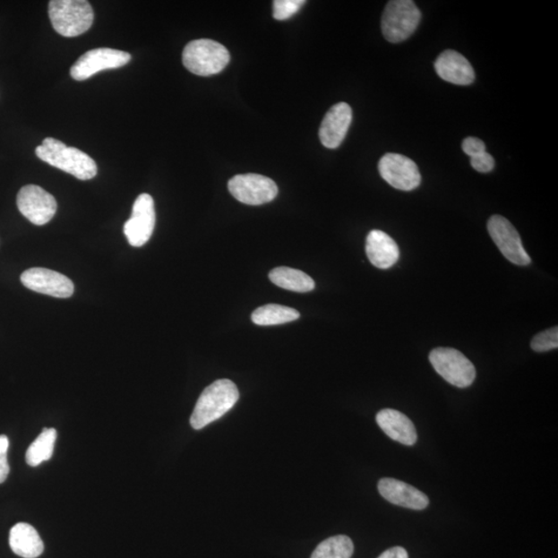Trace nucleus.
I'll return each instance as SVG.
<instances>
[{
	"label": "nucleus",
	"instance_id": "1",
	"mask_svg": "<svg viewBox=\"0 0 558 558\" xmlns=\"http://www.w3.org/2000/svg\"><path fill=\"white\" fill-rule=\"evenodd\" d=\"M37 157L57 169L73 175L80 180H90L97 176L98 166L89 154L78 148L66 146L62 141L46 138L37 147Z\"/></svg>",
	"mask_w": 558,
	"mask_h": 558
},
{
	"label": "nucleus",
	"instance_id": "2",
	"mask_svg": "<svg viewBox=\"0 0 558 558\" xmlns=\"http://www.w3.org/2000/svg\"><path fill=\"white\" fill-rule=\"evenodd\" d=\"M238 399V388L232 381H215L200 395L191 416L192 427L200 430L210 425L230 411Z\"/></svg>",
	"mask_w": 558,
	"mask_h": 558
},
{
	"label": "nucleus",
	"instance_id": "3",
	"mask_svg": "<svg viewBox=\"0 0 558 558\" xmlns=\"http://www.w3.org/2000/svg\"><path fill=\"white\" fill-rule=\"evenodd\" d=\"M230 52L224 45L210 39L192 40L185 46L183 63L194 75L208 77L217 75L230 63Z\"/></svg>",
	"mask_w": 558,
	"mask_h": 558
},
{
	"label": "nucleus",
	"instance_id": "4",
	"mask_svg": "<svg viewBox=\"0 0 558 558\" xmlns=\"http://www.w3.org/2000/svg\"><path fill=\"white\" fill-rule=\"evenodd\" d=\"M49 17L53 29L60 36L75 38L90 29L94 13L90 4L85 0H52Z\"/></svg>",
	"mask_w": 558,
	"mask_h": 558
},
{
	"label": "nucleus",
	"instance_id": "5",
	"mask_svg": "<svg viewBox=\"0 0 558 558\" xmlns=\"http://www.w3.org/2000/svg\"><path fill=\"white\" fill-rule=\"evenodd\" d=\"M421 12L412 0H392L382 17V31L390 43H401L416 31Z\"/></svg>",
	"mask_w": 558,
	"mask_h": 558
},
{
	"label": "nucleus",
	"instance_id": "6",
	"mask_svg": "<svg viewBox=\"0 0 558 558\" xmlns=\"http://www.w3.org/2000/svg\"><path fill=\"white\" fill-rule=\"evenodd\" d=\"M429 361L442 378L455 387L468 388L476 379L472 361L452 348H438L429 354Z\"/></svg>",
	"mask_w": 558,
	"mask_h": 558
},
{
	"label": "nucleus",
	"instance_id": "7",
	"mask_svg": "<svg viewBox=\"0 0 558 558\" xmlns=\"http://www.w3.org/2000/svg\"><path fill=\"white\" fill-rule=\"evenodd\" d=\"M228 192L241 203L259 206L277 198L279 187L270 178L259 174L236 175L228 181Z\"/></svg>",
	"mask_w": 558,
	"mask_h": 558
},
{
	"label": "nucleus",
	"instance_id": "8",
	"mask_svg": "<svg viewBox=\"0 0 558 558\" xmlns=\"http://www.w3.org/2000/svg\"><path fill=\"white\" fill-rule=\"evenodd\" d=\"M487 228L490 237L499 247L503 257L511 263L519 266H528L532 263V259L524 250L519 233L507 219L501 215H494L488 220Z\"/></svg>",
	"mask_w": 558,
	"mask_h": 558
},
{
	"label": "nucleus",
	"instance_id": "9",
	"mask_svg": "<svg viewBox=\"0 0 558 558\" xmlns=\"http://www.w3.org/2000/svg\"><path fill=\"white\" fill-rule=\"evenodd\" d=\"M382 179L396 190L411 192L421 184V174L415 161L399 153H387L380 159Z\"/></svg>",
	"mask_w": 558,
	"mask_h": 558
},
{
	"label": "nucleus",
	"instance_id": "10",
	"mask_svg": "<svg viewBox=\"0 0 558 558\" xmlns=\"http://www.w3.org/2000/svg\"><path fill=\"white\" fill-rule=\"evenodd\" d=\"M17 206L20 212L33 225L48 224L57 210L56 198L38 185H25L17 196Z\"/></svg>",
	"mask_w": 558,
	"mask_h": 558
},
{
	"label": "nucleus",
	"instance_id": "11",
	"mask_svg": "<svg viewBox=\"0 0 558 558\" xmlns=\"http://www.w3.org/2000/svg\"><path fill=\"white\" fill-rule=\"evenodd\" d=\"M130 53L111 48H98L83 54L72 66L71 76L77 81L90 79L96 73L118 69L131 62Z\"/></svg>",
	"mask_w": 558,
	"mask_h": 558
},
{
	"label": "nucleus",
	"instance_id": "12",
	"mask_svg": "<svg viewBox=\"0 0 558 558\" xmlns=\"http://www.w3.org/2000/svg\"><path fill=\"white\" fill-rule=\"evenodd\" d=\"M156 227V210L150 194L142 193L134 201L132 215L124 227V232L133 247L147 244Z\"/></svg>",
	"mask_w": 558,
	"mask_h": 558
},
{
	"label": "nucleus",
	"instance_id": "13",
	"mask_svg": "<svg viewBox=\"0 0 558 558\" xmlns=\"http://www.w3.org/2000/svg\"><path fill=\"white\" fill-rule=\"evenodd\" d=\"M27 288L56 298H70L75 291L73 282L65 275L46 268H31L21 275Z\"/></svg>",
	"mask_w": 558,
	"mask_h": 558
},
{
	"label": "nucleus",
	"instance_id": "14",
	"mask_svg": "<svg viewBox=\"0 0 558 558\" xmlns=\"http://www.w3.org/2000/svg\"><path fill=\"white\" fill-rule=\"evenodd\" d=\"M352 107L347 103L334 105L322 121L319 136L322 145L335 150L345 140L352 124Z\"/></svg>",
	"mask_w": 558,
	"mask_h": 558
},
{
	"label": "nucleus",
	"instance_id": "15",
	"mask_svg": "<svg viewBox=\"0 0 558 558\" xmlns=\"http://www.w3.org/2000/svg\"><path fill=\"white\" fill-rule=\"evenodd\" d=\"M378 488L381 495L393 505L412 510H425L429 505L426 494L405 482L384 478Z\"/></svg>",
	"mask_w": 558,
	"mask_h": 558
},
{
	"label": "nucleus",
	"instance_id": "16",
	"mask_svg": "<svg viewBox=\"0 0 558 558\" xmlns=\"http://www.w3.org/2000/svg\"><path fill=\"white\" fill-rule=\"evenodd\" d=\"M436 73L449 83L467 86L475 81V72L468 60L454 50L442 52L434 64Z\"/></svg>",
	"mask_w": 558,
	"mask_h": 558
},
{
	"label": "nucleus",
	"instance_id": "17",
	"mask_svg": "<svg viewBox=\"0 0 558 558\" xmlns=\"http://www.w3.org/2000/svg\"><path fill=\"white\" fill-rule=\"evenodd\" d=\"M376 423L390 439L406 446H413L416 442V428L414 423L408 416L396 409H382L375 416Z\"/></svg>",
	"mask_w": 558,
	"mask_h": 558
},
{
	"label": "nucleus",
	"instance_id": "18",
	"mask_svg": "<svg viewBox=\"0 0 558 558\" xmlns=\"http://www.w3.org/2000/svg\"><path fill=\"white\" fill-rule=\"evenodd\" d=\"M366 254L371 263L379 269H389L399 259L398 244L388 234L373 230L366 239Z\"/></svg>",
	"mask_w": 558,
	"mask_h": 558
},
{
	"label": "nucleus",
	"instance_id": "19",
	"mask_svg": "<svg viewBox=\"0 0 558 558\" xmlns=\"http://www.w3.org/2000/svg\"><path fill=\"white\" fill-rule=\"evenodd\" d=\"M10 546L13 554L23 558H37L44 551V543L36 528L24 522L12 528Z\"/></svg>",
	"mask_w": 558,
	"mask_h": 558
},
{
	"label": "nucleus",
	"instance_id": "20",
	"mask_svg": "<svg viewBox=\"0 0 558 558\" xmlns=\"http://www.w3.org/2000/svg\"><path fill=\"white\" fill-rule=\"evenodd\" d=\"M269 279L275 286L292 292L308 293L314 290L315 288L314 281L309 275L297 270V269L288 267L274 268L269 273Z\"/></svg>",
	"mask_w": 558,
	"mask_h": 558
},
{
	"label": "nucleus",
	"instance_id": "21",
	"mask_svg": "<svg viewBox=\"0 0 558 558\" xmlns=\"http://www.w3.org/2000/svg\"><path fill=\"white\" fill-rule=\"evenodd\" d=\"M300 318V313L296 309L279 305H267L261 306L253 313L252 321L259 326H274L286 324Z\"/></svg>",
	"mask_w": 558,
	"mask_h": 558
},
{
	"label": "nucleus",
	"instance_id": "22",
	"mask_svg": "<svg viewBox=\"0 0 558 558\" xmlns=\"http://www.w3.org/2000/svg\"><path fill=\"white\" fill-rule=\"evenodd\" d=\"M57 438L56 430L45 428L35 442L31 443L26 452V462L30 467H38L40 463L48 461L54 451Z\"/></svg>",
	"mask_w": 558,
	"mask_h": 558
},
{
	"label": "nucleus",
	"instance_id": "23",
	"mask_svg": "<svg viewBox=\"0 0 558 558\" xmlns=\"http://www.w3.org/2000/svg\"><path fill=\"white\" fill-rule=\"evenodd\" d=\"M354 544L347 536H335L322 541L311 558H351Z\"/></svg>",
	"mask_w": 558,
	"mask_h": 558
},
{
	"label": "nucleus",
	"instance_id": "24",
	"mask_svg": "<svg viewBox=\"0 0 558 558\" xmlns=\"http://www.w3.org/2000/svg\"><path fill=\"white\" fill-rule=\"evenodd\" d=\"M530 347L535 352L543 353L558 348V329L554 327L548 331L537 334L530 342Z\"/></svg>",
	"mask_w": 558,
	"mask_h": 558
},
{
	"label": "nucleus",
	"instance_id": "25",
	"mask_svg": "<svg viewBox=\"0 0 558 558\" xmlns=\"http://www.w3.org/2000/svg\"><path fill=\"white\" fill-rule=\"evenodd\" d=\"M304 4H305V0H275L273 17L279 21H284L297 13Z\"/></svg>",
	"mask_w": 558,
	"mask_h": 558
},
{
	"label": "nucleus",
	"instance_id": "26",
	"mask_svg": "<svg viewBox=\"0 0 558 558\" xmlns=\"http://www.w3.org/2000/svg\"><path fill=\"white\" fill-rule=\"evenodd\" d=\"M10 442L8 436L0 435V484L5 482L10 474L8 462V450Z\"/></svg>",
	"mask_w": 558,
	"mask_h": 558
},
{
	"label": "nucleus",
	"instance_id": "27",
	"mask_svg": "<svg viewBox=\"0 0 558 558\" xmlns=\"http://www.w3.org/2000/svg\"><path fill=\"white\" fill-rule=\"evenodd\" d=\"M470 165L480 173L492 172L494 169V159L488 152H482L478 156L470 158Z\"/></svg>",
	"mask_w": 558,
	"mask_h": 558
},
{
	"label": "nucleus",
	"instance_id": "28",
	"mask_svg": "<svg viewBox=\"0 0 558 558\" xmlns=\"http://www.w3.org/2000/svg\"><path fill=\"white\" fill-rule=\"evenodd\" d=\"M462 150L468 154V157L473 158L478 156V154L486 151L485 143L482 140L475 137H468L463 140Z\"/></svg>",
	"mask_w": 558,
	"mask_h": 558
},
{
	"label": "nucleus",
	"instance_id": "29",
	"mask_svg": "<svg viewBox=\"0 0 558 558\" xmlns=\"http://www.w3.org/2000/svg\"><path fill=\"white\" fill-rule=\"evenodd\" d=\"M379 558H408V555L405 548L393 547L386 550Z\"/></svg>",
	"mask_w": 558,
	"mask_h": 558
}]
</instances>
